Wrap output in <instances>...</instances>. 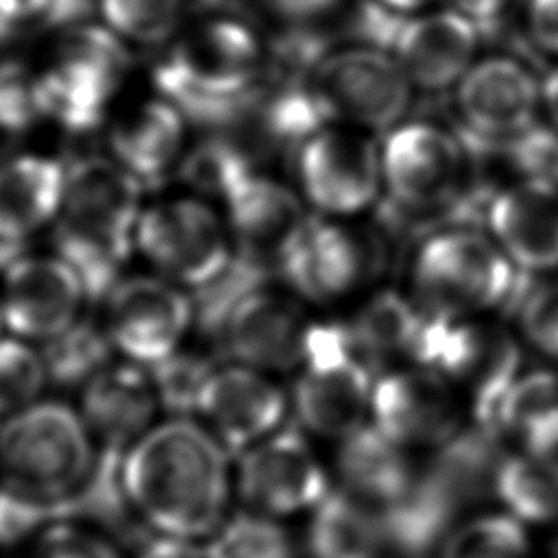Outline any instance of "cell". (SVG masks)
Here are the masks:
<instances>
[{
	"instance_id": "1",
	"label": "cell",
	"mask_w": 558,
	"mask_h": 558,
	"mask_svg": "<svg viewBox=\"0 0 558 558\" xmlns=\"http://www.w3.org/2000/svg\"><path fill=\"white\" fill-rule=\"evenodd\" d=\"M124 486L153 532L209 538L227 517L229 451L203 423L172 416L124 451Z\"/></svg>"
},
{
	"instance_id": "2",
	"label": "cell",
	"mask_w": 558,
	"mask_h": 558,
	"mask_svg": "<svg viewBox=\"0 0 558 558\" xmlns=\"http://www.w3.org/2000/svg\"><path fill=\"white\" fill-rule=\"evenodd\" d=\"M142 190L113 157L87 155L65 168L54 248L81 279L87 301H105L122 279L144 209Z\"/></svg>"
},
{
	"instance_id": "3",
	"label": "cell",
	"mask_w": 558,
	"mask_h": 558,
	"mask_svg": "<svg viewBox=\"0 0 558 558\" xmlns=\"http://www.w3.org/2000/svg\"><path fill=\"white\" fill-rule=\"evenodd\" d=\"M262 63V44L246 24L207 17L177 35L153 68V83L185 120L220 126L251 98Z\"/></svg>"
},
{
	"instance_id": "4",
	"label": "cell",
	"mask_w": 558,
	"mask_h": 558,
	"mask_svg": "<svg viewBox=\"0 0 558 558\" xmlns=\"http://www.w3.org/2000/svg\"><path fill=\"white\" fill-rule=\"evenodd\" d=\"M523 281L495 240L453 229L427 238L412 264L414 301L436 318L486 316L512 307Z\"/></svg>"
},
{
	"instance_id": "5",
	"label": "cell",
	"mask_w": 558,
	"mask_h": 558,
	"mask_svg": "<svg viewBox=\"0 0 558 558\" xmlns=\"http://www.w3.org/2000/svg\"><path fill=\"white\" fill-rule=\"evenodd\" d=\"M96 458L92 434L61 401H35L0 423V482L50 501L68 499Z\"/></svg>"
},
{
	"instance_id": "6",
	"label": "cell",
	"mask_w": 558,
	"mask_h": 558,
	"mask_svg": "<svg viewBox=\"0 0 558 558\" xmlns=\"http://www.w3.org/2000/svg\"><path fill=\"white\" fill-rule=\"evenodd\" d=\"M377 371L360 355L347 325L316 323L290 408L303 432L342 440L371 421Z\"/></svg>"
},
{
	"instance_id": "7",
	"label": "cell",
	"mask_w": 558,
	"mask_h": 558,
	"mask_svg": "<svg viewBox=\"0 0 558 558\" xmlns=\"http://www.w3.org/2000/svg\"><path fill=\"white\" fill-rule=\"evenodd\" d=\"M414 364L440 373L466 401L469 416L488 423L495 405L523 371V351L508 327L486 316L427 314Z\"/></svg>"
},
{
	"instance_id": "8",
	"label": "cell",
	"mask_w": 558,
	"mask_h": 558,
	"mask_svg": "<svg viewBox=\"0 0 558 558\" xmlns=\"http://www.w3.org/2000/svg\"><path fill=\"white\" fill-rule=\"evenodd\" d=\"M307 87L327 120L384 131L399 124L414 85L390 52L357 46L318 59Z\"/></svg>"
},
{
	"instance_id": "9",
	"label": "cell",
	"mask_w": 558,
	"mask_h": 558,
	"mask_svg": "<svg viewBox=\"0 0 558 558\" xmlns=\"http://www.w3.org/2000/svg\"><path fill=\"white\" fill-rule=\"evenodd\" d=\"M135 248L161 277L185 288H201L233 259L229 227L198 198H170L142 209Z\"/></svg>"
},
{
	"instance_id": "10",
	"label": "cell",
	"mask_w": 558,
	"mask_h": 558,
	"mask_svg": "<svg viewBox=\"0 0 558 558\" xmlns=\"http://www.w3.org/2000/svg\"><path fill=\"white\" fill-rule=\"evenodd\" d=\"M235 490L248 510L283 519L312 512L331 482L305 434L286 425L238 456Z\"/></svg>"
},
{
	"instance_id": "11",
	"label": "cell",
	"mask_w": 558,
	"mask_h": 558,
	"mask_svg": "<svg viewBox=\"0 0 558 558\" xmlns=\"http://www.w3.org/2000/svg\"><path fill=\"white\" fill-rule=\"evenodd\" d=\"M466 401L436 371L421 364L379 371L371 399V423L399 445L432 451L469 421Z\"/></svg>"
},
{
	"instance_id": "12",
	"label": "cell",
	"mask_w": 558,
	"mask_h": 558,
	"mask_svg": "<svg viewBox=\"0 0 558 558\" xmlns=\"http://www.w3.org/2000/svg\"><path fill=\"white\" fill-rule=\"evenodd\" d=\"M105 329L124 360L153 366L179 351L194 325V303L166 277L120 279L105 299Z\"/></svg>"
},
{
	"instance_id": "13",
	"label": "cell",
	"mask_w": 558,
	"mask_h": 558,
	"mask_svg": "<svg viewBox=\"0 0 558 558\" xmlns=\"http://www.w3.org/2000/svg\"><path fill=\"white\" fill-rule=\"evenodd\" d=\"M381 264V246L371 233L347 222L318 220L307 222L281 272L301 296L333 303L368 286Z\"/></svg>"
},
{
	"instance_id": "14",
	"label": "cell",
	"mask_w": 558,
	"mask_h": 558,
	"mask_svg": "<svg viewBox=\"0 0 558 558\" xmlns=\"http://www.w3.org/2000/svg\"><path fill=\"white\" fill-rule=\"evenodd\" d=\"M305 198L329 216H353L366 209L384 185L381 148L362 129H320L299 155Z\"/></svg>"
},
{
	"instance_id": "15",
	"label": "cell",
	"mask_w": 558,
	"mask_h": 558,
	"mask_svg": "<svg viewBox=\"0 0 558 558\" xmlns=\"http://www.w3.org/2000/svg\"><path fill=\"white\" fill-rule=\"evenodd\" d=\"M312 327L299 301L259 286L233 307L218 340L231 362L288 373L303 366Z\"/></svg>"
},
{
	"instance_id": "16",
	"label": "cell",
	"mask_w": 558,
	"mask_h": 558,
	"mask_svg": "<svg viewBox=\"0 0 558 558\" xmlns=\"http://www.w3.org/2000/svg\"><path fill=\"white\" fill-rule=\"evenodd\" d=\"M462 174V146L434 124H397L381 146L384 185L403 207L425 209L449 203L458 194Z\"/></svg>"
},
{
	"instance_id": "17",
	"label": "cell",
	"mask_w": 558,
	"mask_h": 558,
	"mask_svg": "<svg viewBox=\"0 0 558 558\" xmlns=\"http://www.w3.org/2000/svg\"><path fill=\"white\" fill-rule=\"evenodd\" d=\"M85 301L81 279L59 255H24L4 270L0 318L11 336L46 342L81 318Z\"/></svg>"
},
{
	"instance_id": "18",
	"label": "cell",
	"mask_w": 558,
	"mask_h": 558,
	"mask_svg": "<svg viewBox=\"0 0 558 558\" xmlns=\"http://www.w3.org/2000/svg\"><path fill=\"white\" fill-rule=\"evenodd\" d=\"M288 412L290 399L268 373L231 362L209 377L198 418L229 453L240 456L281 429Z\"/></svg>"
},
{
	"instance_id": "19",
	"label": "cell",
	"mask_w": 558,
	"mask_h": 558,
	"mask_svg": "<svg viewBox=\"0 0 558 558\" xmlns=\"http://www.w3.org/2000/svg\"><path fill=\"white\" fill-rule=\"evenodd\" d=\"M458 85V109L469 135L506 142L536 124L543 92L532 72L510 57L473 63Z\"/></svg>"
},
{
	"instance_id": "20",
	"label": "cell",
	"mask_w": 558,
	"mask_h": 558,
	"mask_svg": "<svg viewBox=\"0 0 558 558\" xmlns=\"http://www.w3.org/2000/svg\"><path fill=\"white\" fill-rule=\"evenodd\" d=\"M225 205L235 255L262 270L281 268L310 222L290 187L257 172L244 179Z\"/></svg>"
},
{
	"instance_id": "21",
	"label": "cell",
	"mask_w": 558,
	"mask_h": 558,
	"mask_svg": "<svg viewBox=\"0 0 558 558\" xmlns=\"http://www.w3.org/2000/svg\"><path fill=\"white\" fill-rule=\"evenodd\" d=\"M390 54L421 89H445L473 65L477 26L456 9L416 13L388 22Z\"/></svg>"
},
{
	"instance_id": "22",
	"label": "cell",
	"mask_w": 558,
	"mask_h": 558,
	"mask_svg": "<svg viewBox=\"0 0 558 558\" xmlns=\"http://www.w3.org/2000/svg\"><path fill=\"white\" fill-rule=\"evenodd\" d=\"M486 220L493 240L525 272L558 268V187L523 179L490 196Z\"/></svg>"
},
{
	"instance_id": "23",
	"label": "cell",
	"mask_w": 558,
	"mask_h": 558,
	"mask_svg": "<svg viewBox=\"0 0 558 558\" xmlns=\"http://www.w3.org/2000/svg\"><path fill=\"white\" fill-rule=\"evenodd\" d=\"M159 401L146 366L109 362L81 386V416L100 447L126 451L155 423Z\"/></svg>"
},
{
	"instance_id": "24",
	"label": "cell",
	"mask_w": 558,
	"mask_h": 558,
	"mask_svg": "<svg viewBox=\"0 0 558 558\" xmlns=\"http://www.w3.org/2000/svg\"><path fill=\"white\" fill-rule=\"evenodd\" d=\"M510 451L493 425L469 416L449 440L429 451L423 469L458 514L466 517L495 501L497 475Z\"/></svg>"
},
{
	"instance_id": "25",
	"label": "cell",
	"mask_w": 558,
	"mask_h": 558,
	"mask_svg": "<svg viewBox=\"0 0 558 558\" xmlns=\"http://www.w3.org/2000/svg\"><path fill=\"white\" fill-rule=\"evenodd\" d=\"M418 469L414 451L392 440L371 421L338 440V488L377 512L405 493Z\"/></svg>"
},
{
	"instance_id": "26",
	"label": "cell",
	"mask_w": 558,
	"mask_h": 558,
	"mask_svg": "<svg viewBox=\"0 0 558 558\" xmlns=\"http://www.w3.org/2000/svg\"><path fill=\"white\" fill-rule=\"evenodd\" d=\"M185 122L168 98L144 100L111 126V157L144 185L161 181L181 159Z\"/></svg>"
},
{
	"instance_id": "27",
	"label": "cell",
	"mask_w": 558,
	"mask_h": 558,
	"mask_svg": "<svg viewBox=\"0 0 558 558\" xmlns=\"http://www.w3.org/2000/svg\"><path fill=\"white\" fill-rule=\"evenodd\" d=\"M488 425L512 449L558 453V371H521L495 405Z\"/></svg>"
},
{
	"instance_id": "28",
	"label": "cell",
	"mask_w": 558,
	"mask_h": 558,
	"mask_svg": "<svg viewBox=\"0 0 558 558\" xmlns=\"http://www.w3.org/2000/svg\"><path fill=\"white\" fill-rule=\"evenodd\" d=\"M425 325L427 314L416 301L395 290H381L357 310L347 327L360 355L377 371L405 360L414 364Z\"/></svg>"
},
{
	"instance_id": "29",
	"label": "cell",
	"mask_w": 558,
	"mask_h": 558,
	"mask_svg": "<svg viewBox=\"0 0 558 558\" xmlns=\"http://www.w3.org/2000/svg\"><path fill=\"white\" fill-rule=\"evenodd\" d=\"M118 87L98 70L54 54L50 65L37 72L41 118L74 135L92 133L105 120L107 105Z\"/></svg>"
},
{
	"instance_id": "30",
	"label": "cell",
	"mask_w": 558,
	"mask_h": 558,
	"mask_svg": "<svg viewBox=\"0 0 558 558\" xmlns=\"http://www.w3.org/2000/svg\"><path fill=\"white\" fill-rule=\"evenodd\" d=\"M310 514V558H392L379 512L347 490L331 488Z\"/></svg>"
},
{
	"instance_id": "31",
	"label": "cell",
	"mask_w": 558,
	"mask_h": 558,
	"mask_svg": "<svg viewBox=\"0 0 558 558\" xmlns=\"http://www.w3.org/2000/svg\"><path fill=\"white\" fill-rule=\"evenodd\" d=\"M65 168L44 155H17L0 161V227L31 238L54 222Z\"/></svg>"
},
{
	"instance_id": "32",
	"label": "cell",
	"mask_w": 558,
	"mask_h": 558,
	"mask_svg": "<svg viewBox=\"0 0 558 558\" xmlns=\"http://www.w3.org/2000/svg\"><path fill=\"white\" fill-rule=\"evenodd\" d=\"M495 501L527 527H558V453L512 449L497 475Z\"/></svg>"
},
{
	"instance_id": "33",
	"label": "cell",
	"mask_w": 558,
	"mask_h": 558,
	"mask_svg": "<svg viewBox=\"0 0 558 558\" xmlns=\"http://www.w3.org/2000/svg\"><path fill=\"white\" fill-rule=\"evenodd\" d=\"M68 506L70 521H89L129 536L137 514L124 486V451L98 447L87 477L68 497Z\"/></svg>"
},
{
	"instance_id": "34",
	"label": "cell",
	"mask_w": 558,
	"mask_h": 558,
	"mask_svg": "<svg viewBox=\"0 0 558 558\" xmlns=\"http://www.w3.org/2000/svg\"><path fill=\"white\" fill-rule=\"evenodd\" d=\"M218 4L220 0H100L98 11L122 39L161 46Z\"/></svg>"
},
{
	"instance_id": "35",
	"label": "cell",
	"mask_w": 558,
	"mask_h": 558,
	"mask_svg": "<svg viewBox=\"0 0 558 558\" xmlns=\"http://www.w3.org/2000/svg\"><path fill=\"white\" fill-rule=\"evenodd\" d=\"M429 558H536L527 525L504 510L462 517Z\"/></svg>"
},
{
	"instance_id": "36",
	"label": "cell",
	"mask_w": 558,
	"mask_h": 558,
	"mask_svg": "<svg viewBox=\"0 0 558 558\" xmlns=\"http://www.w3.org/2000/svg\"><path fill=\"white\" fill-rule=\"evenodd\" d=\"M41 344L44 347L39 353L48 381L61 388L85 386L100 368L111 362V353L116 351L105 325L83 316Z\"/></svg>"
},
{
	"instance_id": "37",
	"label": "cell",
	"mask_w": 558,
	"mask_h": 558,
	"mask_svg": "<svg viewBox=\"0 0 558 558\" xmlns=\"http://www.w3.org/2000/svg\"><path fill=\"white\" fill-rule=\"evenodd\" d=\"M203 545L207 558H296L294 541L279 519L248 508L225 517Z\"/></svg>"
},
{
	"instance_id": "38",
	"label": "cell",
	"mask_w": 558,
	"mask_h": 558,
	"mask_svg": "<svg viewBox=\"0 0 558 558\" xmlns=\"http://www.w3.org/2000/svg\"><path fill=\"white\" fill-rule=\"evenodd\" d=\"M177 168L187 187L222 201H227L229 194L253 174L246 153L231 140L218 135L205 137L192 146L181 155Z\"/></svg>"
},
{
	"instance_id": "39",
	"label": "cell",
	"mask_w": 558,
	"mask_h": 558,
	"mask_svg": "<svg viewBox=\"0 0 558 558\" xmlns=\"http://www.w3.org/2000/svg\"><path fill=\"white\" fill-rule=\"evenodd\" d=\"M216 366L218 364L209 357L181 351H174L172 355L163 357L153 366H146L159 408L170 416H198L201 399Z\"/></svg>"
},
{
	"instance_id": "40",
	"label": "cell",
	"mask_w": 558,
	"mask_h": 558,
	"mask_svg": "<svg viewBox=\"0 0 558 558\" xmlns=\"http://www.w3.org/2000/svg\"><path fill=\"white\" fill-rule=\"evenodd\" d=\"M46 384L41 353L22 338H0V418L35 403Z\"/></svg>"
},
{
	"instance_id": "41",
	"label": "cell",
	"mask_w": 558,
	"mask_h": 558,
	"mask_svg": "<svg viewBox=\"0 0 558 558\" xmlns=\"http://www.w3.org/2000/svg\"><path fill=\"white\" fill-rule=\"evenodd\" d=\"M70 521L68 499L50 501L0 482V545H17L37 532Z\"/></svg>"
},
{
	"instance_id": "42",
	"label": "cell",
	"mask_w": 558,
	"mask_h": 558,
	"mask_svg": "<svg viewBox=\"0 0 558 558\" xmlns=\"http://www.w3.org/2000/svg\"><path fill=\"white\" fill-rule=\"evenodd\" d=\"M510 310L525 342L538 353L558 360V281L521 286Z\"/></svg>"
},
{
	"instance_id": "43",
	"label": "cell",
	"mask_w": 558,
	"mask_h": 558,
	"mask_svg": "<svg viewBox=\"0 0 558 558\" xmlns=\"http://www.w3.org/2000/svg\"><path fill=\"white\" fill-rule=\"evenodd\" d=\"M37 120H41L37 72L22 61H0V133H24Z\"/></svg>"
},
{
	"instance_id": "44",
	"label": "cell",
	"mask_w": 558,
	"mask_h": 558,
	"mask_svg": "<svg viewBox=\"0 0 558 558\" xmlns=\"http://www.w3.org/2000/svg\"><path fill=\"white\" fill-rule=\"evenodd\" d=\"M525 179L558 187V131L532 126L517 137L499 142Z\"/></svg>"
},
{
	"instance_id": "45",
	"label": "cell",
	"mask_w": 558,
	"mask_h": 558,
	"mask_svg": "<svg viewBox=\"0 0 558 558\" xmlns=\"http://www.w3.org/2000/svg\"><path fill=\"white\" fill-rule=\"evenodd\" d=\"M33 558H120L118 551L100 536L76 525L57 523L44 532Z\"/></svg>"
},
{
	"instance_id": "46",
	"label": "cell",
	"mask_w": 558,
	"mask_h": 558,
	"mask_svg": "<svg viewBox=\"0 0 558 558\" xmlns=\"http://www.w3.org/2000/svg\"><path fill=\"white\" fill-rule=\"evenodd\" d=\"M100 0H28L33 28L65 31L85 24Z\"/></svg>"
},
{
	"instance_id": "47",
	"label": "cell",
	"mask_w": 558,
	"mask_h": 558,
	"mask_svg": "<svg viewBox=\"0 0 558 558\" xmlns=\"http://www.w3.org/2000/svg\"><path fill=\"white\" fill-rule=\"evenodd\" d=\"M527 33L541 50L558 57V0H527Z\"/></svg>"
},
{
	"instance_id": "48",
	"label": "cell",
	"mask_w": 558,
	"mask_h": 558,
	"mask_svg": "<svg viewBox=\"0 0 558 558\" xmlns=\"http://www.w3.org/2000/svg\"><path fill=\"white\" fill-rule=\"evenodd\" d=\"M135 558H207V554L196 541L153 532L140 541Z\"/></svg>"
},
{
	"instance_id": "49",
	"label": "cell",
	"mask_w": 558,
	"mask_h": 558,
	"mask_svg": "<svg viewBox=\"0 0 558 558\" xmlns=\"http://www.w3.org/2000/svg\"><path fill=\"white\" fill-rule=\"evenodd\" d=\"M28 240L22 233H15L11 229L0 227V272H4L7 268H11L15 262H20L28 248Z\"/></svg>"
},
{
	"instance_id": "50",
	"label": "cell",
	"mask_w": 558,
	"mask_h": 558,
	"mask_svg": "<svg viewBox=\"0 0 558 558\" xmlns=\"http://www.w3.org/2000/svg\"><path fill=\"white\" fill-rule=\"evenodd\" d=\"M456 11L466 15L480 28L482 24H488L499 15L504 0H456Z\"/></svg>"
},
{
	"instance_id": "51",
	"label": "cell",
	"mask_w": 558,
	"mask_h": 558,
	"mask_svg": "<svg viewBox=\"0 0 558 558\" xmlns=\"http://www.w3.org/2000/svg\"><path fill=\"white\" fill-rule=\"evenodd\" d=\"M272 9L290 17H310L329 9L336 0H266Z\"/></svg>"
},
{
	"instance_id": "52",
	"label": "cell",
	"mask_w": 558,
	"mask_h": 558,
	"mask_svg": "<svg viewBox=\"0 0 558 558\" xmlns=\"http://www.w3.org/2000/svg\"><path fill=\"white\" fill-rule=\"evenodd\" d=\"M541 92H543V105H545L547 113L551 116V120H554V124L558 129V68L549 72V76L545 78Z\"/></svg>"
},
{
	"instance_id": "53",
	"label": "cell",
	"mask_w": 558,
	"mask_h": 558,
	"mask_svg": "<svg viewBox=\"0 0 558 558\" xmlns=\"http://www.w3.org/2000/svg\"><path fill=\"white\" fill-rule=\"evenodd\" d=\"M381 7H386L392 13H418L438 0H379Z\"/></svg>"
},
{
	"instance_id": "54",
	"label": "cell",
	"mask_w": 558,
	"mask_h": 558,
	"mask_svg": "<svg viewBox=\"0 0 558 558\" xmlns=\"http://www.w3.org/2000/svg\"><path fill=\"white\" fill-rule=\"evenodd\" d=\"M554 551H556V558H558V527H556V538H554Z\"/></svg>"
},
{
	"instance_id": "55",
	"label": "cell",
	"mask_w": 558,
	"mask_h": 558,
	"mask_svg": "<svg viewBox=\"0 0 558 558\" xmlns=\"http://www.w3.org/2000/svg\"><path fill=\"white\" fill-rule=\"evenodd\" d=\"M0 327H2V318H0Z\"/></svg>"
}]
</instances>
